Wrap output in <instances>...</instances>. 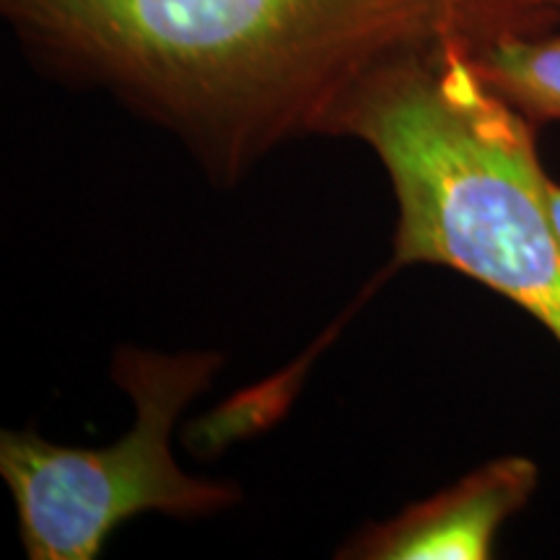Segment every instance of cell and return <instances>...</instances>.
<instances>
[{"instance_id":"1","label":"cell","mask_w":560,"mask_h":560,"mask_svg":"<svg viewBox=\"0 0 560 560\" xmlns=\"http://www.w3.org/2000/svg\"><path fill=\"white\" fill-rule=\"evenodd\" d=\"M32 60L109 94L236 182L280 145L338 136L384 68L560 26V0H0Z\"/></svg>"},{"instance_id":"2","label":"cell","mask_w":560,"mask_h":560,"mask_svg":"<svg viewBox=\"0 0 560 560\" xmlns=\"http://www.w3.org/2000/svg\"><path fill=\"white\" fill-rule=\"evenodd\" d=\"M376 153L397 202L395 265L478 280L560 342V240L532 122L486 86L467 47L374 75L338 125Z\"/></svg>"},{"instance_id":"3","label":"cell","mask_w":560,"mask_h":560,"mask_svg":"<svg viewBox=\"0 0 560 560\" xmlns=\"http://www.w3.org/2000/svg\"><path fill=\"white\" fill-rule=\"evenodd\" d=\"M221 369L213 350L156 353L117 348L112 376L136 405L132 429L104 450H79L34 431H3L0 475L16 503L19 532L32 560H94L130 516H208L234 506L229 482L187 475L172 433Z\"/></svg>"},{"instance_id":"4","label":"cell","mask_w":560,"mask_h":560,"mask_svg":"<svg viewBox=\"0 0 560 560\" xmlns=\"http://www.w3.org/2000/svg\"><path fill=\"white\" fill-rule=\"evenodd\" d=\"M537 486L535 462L506 457L480 467L429 501L412 503L392 520L366 527L340 558L363 560H480Z\"/></svg>"},{"instance_id":"5","label":"cell","mask_w":560,"mask_h":560,"mask_svg":"<svg viewBox=\"0 0 560 560\" xmlns=\"http://www.w3.org/2000/svg\"><path fill=\"white\" fill-rule=\"evenodd\" d=\"M490 91L535 122L560 120V34H514L472 52Z\"/></svg>"},{"instance_id":"6","label":"cell","mask_w":560,"mask_h":560,"mask_svg":"<svg viewBox=\"0 0 560 560\" xmlns=\"http://www.w3.org/2000/svg\"><path fill=\"white\" fill-rule=\"evenodd\" d=\"M548 213L552 221V229H556L558 240H560V185L548 179Z\"/></svg>"}]
</instances>
